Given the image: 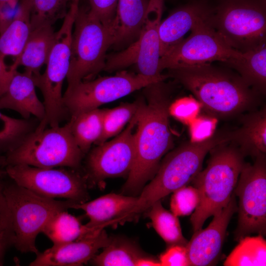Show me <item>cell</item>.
Listing matches in <instances>:
<instances>
[{
  "label": "cell",
  "mask_w": 266,
  "mask_h": 266,
  "mask_svg": "<svg viewBox=\"0 0 266 266\" xmlns=\"http://www.w3.org/2000/svg\"><path fill=\"white\" fill-rule=\"evenodd\" d=\"M138 98L135 131V159L123 193L135 195L156 174L162 157L173 146L169 124L170 92L164 81L143 89Z\"/></svg>",
  "instance_id": "obj_1"
},
{
  "label": "cell",
  "mask_w": 266,
  "mask_h": 266,
  "mask_svg": "<svg viewBox=\"0 0 266 266\" xmlns=\"http://www.w3.org/2000/svg\"><path fill=\"white\" fill-rule=\"evenodd\" d=\"M174 78L190 91L208 114L233 117L252 109L261 95L237 74L210 64L168 69Z\"/></svg>",
  "instance_id": "obj_2"
},
{
  "label": "cell",
  "mask_w": 266,
  "mask_h": 266,
  "mask_svg": "<svg viewBox=\"0 0 266 266\" xmlns=\"http://www.w3.org/2000/svg\"><path fill=\"white\" fill-rule=\"evenodd\" d=\"M233 132L220 131L203 140L186 142L169 152L135 204L118 218V222L133 220L157 201L192 182L201 170L207 154L216 146L231 142Z\"/></svg>",
  "instance_id": "obj_3"
},
{
  "label": "cell",
  "mask_w": 266,
  "mask_h": 266,
  "mask_svg": "<svg viewBox=\"0 0 266 266\" xmlns=\"http://www.w3.org/2000/svg\"><path fill=\"white\" fill-rule=\"evenodd\" d=\"M226 143L210 151L207 166L192 181L199 195V204L190 218L194 232L228 203L245 163L240 150L232 142Z\"/></svg>",
  "instance_id": "obj_4"
},
{
  "label": "cell",
  "mask_w": 266,
  "mask_h": 266,
  "mask_svg": "<svg viewBox=\"0 0 266 266\" xmlns=\"http://www.w3.org/2000/svg\"><path fill=\"white\" fill-rule=\"evenodd\" d=\"M44 118L33 131L5 156L6 166L26 165L40 168L78 167L83 153L69 123L47 128Z\"/></svg>",
  "instance_id": "obj_5"
},
{
  "label": "cell",
  "mask_w": 266,
  "mask_h": 266,
  "mask_svg": "<svg viewBox=\"0 0 266 266\" xmlns=\"http://www.w3.org/2000/svg\"><path fill=\"white\" fill-rule=\"evenodd\" d=\"M3 192L10 214L12 245L21 253L37 254L38 234L56 214L70 208L74 202L40 196L14 182L4 183Z\"/></svg>",
  "instance_id": "obj_6"
},
{
  "label": "cell",
  "mask_w": 266,
  "mask_h": 266,
  "mask_svg": "<svg viewBox=\"0 0 266 266\" xmlns=\"http://www.w3.org/2000/svg\"><path fill=\"white\" fill-rule=\"evenodd\" d=\"M233 49L245 52L266 44V0H221L208 18Z\"/></svg>",
  "instance_id": "obj_7"
},
{
  "label": "cell",
  "mask_w": 266,
  "mask_h": 266,
  "mask_svg": "<svg viewBox=\"0 0 266 266\" xmlns=\"http://www.w3.org/2000/svg\"><path fill=\"white\" fill-rule=\"evenodd\" d=\"M111 29L89 10H77L73 26L67 87L103 70L106 52L113 44Z\"/></svg>",
  "instance_id": "obj_8"
},
{
  "label": "cell",
  "mask_w": 266,
  "mask_h": 266,
  "mask_svg": "<svg viewBox=\"0 0 266 266\" xmlns=\"http://www.w3.org/2000/svg\"><path fill=\"white\" fill-rule=\"evenodd\" d=\"M79 2L72 0L61 27L56 32L44 72L33 76L36 87L43 95L44 118L50 127L59 126L66 112L63 102L62 87L69 70L73 26Z\"/></svg>",
  "instance_id": "obj_9"
},
{
  "label": "cell",
  "mask_w": 266,
  "mask_h": 266,
  "mask_svg": "<svg viewBox=\"0 0 266 266\" xmlns=\"http://www.w3.org/2000/svg\"><path fill=\"white\" fill-rule=\"evenodd\" d=\"M167 77H149L125 70L115 75L81 81L67 87L63 96L65 108L72 116L98 108L154 83Z\"/></svg>",
  "instance_id": "obj_10"
},
{
  "label": "cell",
  "mask_w": 266,
  "mask_h": 266,
  "mask_svg": "<svg viewBox=\"0 0 266 266\" xmlns=\"http://www.w3.org/2000/svg\"><path fill=\"white\" fill-rule=\"evenodd\" d=\"M164 0H150L140 33L126 48L107 54L103 70L112 72L134 66L137 73L149 77H164L159 70L161 58L159 29Z\"/></svg>",
  "instance_id": "obj_11"
},
{
  "label": "cell",
  "mask_w": 266,
  "mask_h": 266,
  "mask_svg": "<svg viewBox=\"0 0 266 266\" xmlns=\"http://www.w3.org/2000/svg\"><path fill=\"white\" fill-rule=\"evenodd\" d=\"M208 17L196 25L190 35L161 57L159 69H164L210 64H229L240 53L230 46L209 24Z\"/></svg>",
  "instance_id": "obj_12"
},
{
  "label": "cell",
  "mask_w": 266,
  "mask_h": 266,
  "mask_svg": "<svg viewBox=\"0 0 266 266\" xmlns=\"http://www.w3.org/2000/svg\"><path fill=\"white\" fill-rule=\"evenodd\" d=\"M5 171L14 183L40 196L75 203L89 199L86 179L72 170L15 165L6 166Z\"/></svg>",
  "instance_id": "obj_13"
},
{
  "label": "cell",
  "mask_w": 266,
  "mask_h": 266,
  "mask_svg": "<svg viewBox=\"0 0 266 266\" xmlns=\"http://www.w3.org/2000/svg\"><path fill=\"white\" fill-rule=\"evenodd\" d=\"M234 188L238 197L236 239L251 233L266 232V155L255 158L253 164L244 163Z\"/></svg>",
  "instance_id": "obj_14"
},
{
  "label": "cell",
  "mask_w": 266,
  "mask_h": 266,
  "mask_svg": "<svg viewBox=\"0 0 266 266\" xmlns=\"http://www.w3.org/2000/svg\"><path fill=\"white\" fill-rule=\"evenodd\" d=\"M137 111L126 129L112 140L104 142L90 153L87 161L90 177L95 180L129 175L134 164V129Z\"/></svg>",
  "instance_id": "obj_15"
},
{
  "label": "cell",
  "mask_w": 266,
  "mask_h": 266,
  "mask_svg": "<svg viewBox=\"0 0 266 266\" xmlns=\"http://www.w3.org/2000/svg\"><path fill=\"white\" fill-rule=\"evenodd\" d=\"M237 208L234 194H233L227 205L213 216L209 225L194 232L185 246L190 266H207L216 263L228 224Z\"/></svg>",
  "instance_id": "obj_16"
},
{
  "label": "cell",
  "mask_w": 266,
  "mask_h": 266,
  "mask_svg": "<svg viewBox=\"0 0 266 266\" xmlns=\"http://www.w3.org/2000/svg\"><path fill=\"white\" fill-rule=\"evenodd\" d=\"M110 240L102 230L98 234L87 238L53 244L43 252H39L30 266H82L91 260L99 250L105 247Z\"/></svg>",
  "instance_id": "obj_17"
},
{
  "label": "cell",
  "mask_w": 266,
  "mask_h": 266,
  "mask_svg": "<svg viewBox=\"0 0 266 266\" xmlns=\"http://www.w3.org/2000/svg\"><path fill=\"white\" fill-rule=\"evenodd\" d=\"M35 87L32 73L15 71L0 96V109L15 111L24 119H29L33 115L41 120L45 116V108L36 95Z\"/></svg>",
  "instance_id": "obj_18"
},
{
  "label": "cell",
  "mask_w": 266,
  "mask_h": 266,
  "mask_svg": "<svg viewBox=\"0 0 266 266\" xmlns=\"http://www.w3.org/2000/svg\"><path fill=\"white\" fill-rule=\"evenodd\" d=\"M211 9L204 2H192L177 8L161 21L159 29L161 57L183 40L197 24L207 19Z\"/></svg>",
  "instance_id": "obj_19"
},
{
  "label": "cell",
  "mask_w": 266,
  "mask_h": 266,
  "mask_svg": "<svg viewBox=\"0 0 266 266\" xmlns=\"http://www.w3.org/2000/svg\"><path fill=\"white\" fill-rule=\"evenodd\" d=\"M137 199L132 196L108 194L90 201L73 202L70 208L83 210L89 219L85 226L97 233L113 225L119 217L133 206Z\"/></svg>",
  "instance_id": "obj_20"
},
{
  "label": "cell",
  "mask_w": 266,
  "mask_h": 266,
  "mask_svg": "<svg viewBox=\"0 0 266 266\" xmlns=\"http://www.w3.org/2000/svg\"><path fill=\"white\" fill-rule=\"evenodd\" d=\"M150 0H118L110 29L112 47L119 51L134 42L139 36Z\"/></svg>",
  "instance_id": "obj_21"
},
{
  "label": "cell",
  "mask_w": 266,
  "mask_h": 266,
  "mask_svg": "<svg viewBox=\"0 0 266 266\" xmlns=\"http://www.w3.org/2000/svg\"><path fill=\"white\" fill-rule=\"evenodd\" d=\"M236 145L244 156L255 158L266 153V108L253 111L243 118L241 126L234 130L231 142Z\"/></svg>",
  "instance_id": "obj_22"
},
{
  "label": "cell",
  "mask_w": 266,
  "mask_h": 266,
  "mask_svg": "<svg viewBox=\"0 0 266 266\" xmlns=\"http://www.w3.org/2000/svg\"><path fill=\"white\" fill-rule=\"evenodd\" d=\"M32 31L30 0H21L14 18L0 33V64L11 56L18 58L22 53Z\"/></svg>",
  "instance_id": "obj_23"
},
{
  "label": "cell",
  "mask_w": 266,
  "mask_h": 266,
  "mask_svg": "<svg viewBox=\"0 0 266 266\" xmlns=\"http://www.w3.org/2000/svg\"><path fill=\"white\" fill-rule=\"evenodd\" d=\"M55 33L51 25L40 26L32 30L22 53L13 65L16 67L23 66L25 71L33 76L39 75L41 67L47 63Z\"/></svg>",
  "instance_id": "obj_24"
},
{
  "label": "cell",
  "mask_w": 266,
  "mask_h": 266,
  "mask_svg": "<svg viewBox=\"0 0 266 266\" xmlns=\"http://www.w3.org/2000/svg\"><path fill=\"white\" fill-rule=\"evenodd\" d=\"M227 65L236 70L250 87L261 94L266 90V44L240 52Z\"/></svg>",
  "instance_id": "obj_25"
},
{
  "label": "cell",
  "mask_w": 266,
  "mask_h": 266,
  "mask_svg": "<svg viewBox=\"0 0 266 266\" xmlns=\"http://www.w3.org/2000/svg\"><path fill=\"white\" fill-rule=\"evenodd\" d=\"M42 233L50 239L53 244L74 241L98 233H94L85 225H82L78 218L68 213L66 210L56 214L49 221Z\"/></svg>",
  "instance_id": "obj_26"
},
{
  "label": "cell",
  "mask_w": 266,
  "mask_h": 266,
  "mask_svg": "<svg viewBox=\"0 0 266 266\" xmlns=\"http://www.w3.org/2000/svg\"><path fill=\"white\" fill-rule=\"evenodd\" d=\"M103 110L98 108L82 112L72 116L68 122L74 139L83 154L101 135Z\"/></svg>",
  "instance_id": "obj_27"
},
{
  "label": "cell",
  "mask_w": 266,
  "mask_h": 266,
  "mask_svg": "<svg viewBox=\"0 0 266 266\" xmlns=\"http://www.w3.org/2000/svg\"><path fill=\"white\" fill-rule=\"evenodd\" d=\"M146 211L153 227L167 244L186 246L188 241L183 235L178 217L166 210L161 200L154 203Z\"/></svg>",
  "instance_id": "obj_28"
},
{
  "label": "cell",
  "mask_w": 266,
  "mask_h": 266,
  "mask_svg": "<svg viewBox=\"0 0 266 266\" xmlns=\"http://www.w3.org/2000/svg\"><path fill=\"white\" fill-rule=\"evenodd\" d=\"M266 265V241L261 234L245 236L226 258L225 266Z\"/></svg>",
  "instance_id": "obj_29"
},
{
  "label": "cell",
  "mask_w": 266,
  "mask_h": 266,
  "mask_svg": "<svg viewBox=\"0 0 266 266\" xmlns=\"http://www.w3.org/2000/svg\"><path fill=\"white\" fill-rule=\"evenodd\" d=\"M102 252L91 260L100 266H134L144 255L133 244L121 239H111Z\"/></svg>",
  "instance_id": "obj_30"
},
{
  "label": "cell",
  "mask_w": 266,
  "mask_h": 266,
  "mask_svg": "<svg viewBox=\"0 0 266 266\" xmlns=\"http://www.w3.org/2000/svg\"><path fill=\"white\" fill-rule=\"evenodd\" d=\"M72 0H30L32 31L64 18Z\"/></svg>",
  "instance_id": "obj_31"
},
{
  "label": "cell",
  "mask_w": 266,
  "mask_h": 266,
  "mask_svg": "<svg viewBox=\"0 0 266 266\" xmlns=\"http://www.w3.org/2000/svg\"><path fill=\"white\" fill-rule=\"evenodd\" d=\"M138 104L137 99L133 102L123 103L111 109H104L102 133L96 144L100 145L119 133L136 112Z\"/></svg>",
  "instance_id": "obj_32"
},
{
  "label": "cell",
  "mask_w": 266,
  "mask_h": 266,
  "mask_svg": "<svg viewBox=\"0 0 266 266\" xmlns=\"http://www.w3.org/2000/svg\"><path fill=\"white\" fill-rule=\"evenodd\" d=\"M34 129L28 119L13 118L0 111V154L14 149Z\"/></svg>",
  "instance_id": "obj_33"
},
{
  "label": "cell",
  "mask_w": 266,
  "mask_h": 266,
  "mask_svg": "<svg viewBox=\"0 0 266 266\" xmlns=\"http://www.w3.org/2000/svg\"><path fill=\"white\" fill-rule=\"evenodd\" d=\"M170 207L171 212L177 217L190 215L199 202L198 190L193 186H185L172 193Z\"/></svg>",
  "instance_id": "obj_34"
},
{
  "label": "cell",
  "mask_w": 266,
  "mask_h": 266,
  "mask_svg": "<svg viewBox=\"0 0 266 266\" xmlns=\"http://www.w3.org/2000/svg\"><path fill=\"white\" fill-rule=\"evenodd\" d=\"M4 183L0 177V266L3 264L7 249L13 245L10 214L3 192Z\"/></svg>",
  "instance_id": "obj_35"
},
{
  "label": "cell",
  "mask_w": 266,
  "mask_h": 266,
  "mask_svg": "<svg viewBox=\"0 0 266 266\" xmlns=\"http://www.w3.org/2000/svg\"><path fill=\"white\" fill-rule=\"evenodd\" d=\"M90 11L109 28L115 17L118 0H88Z\"/></svg>",
  "instance_id": "obj_36"
},
{
  "label": "cell",
  "mask_w": 266,
  "mask_h": 266,
  "mask_svg": "<svg viewBox=\"0 0 266 266\" xmlns=\"http://www.w3.org/2000/svg\"><path fill=\"white\" fill-rule=\"evenodd\" d=\"M159 261L162 266H190L186 247L181 245H170L161 255Z\"/></svg>",
  "instance_id": "obj_37"
},
{
  "label": "cell",
  "mask_w": 266,
  "mask_h": 266,
  "mask_svg": "<svg viewBox=\"0 0 266 266\" xmlns=\"http://www.w3.org/2000/svg\"><path fill=\"white\" fill-rule=\"evenodd\" d=\"M12 73L10 67L1 66L0 64V94L6 88Z\"/></svg>",
  "instance_id": "obj_38"
},
{
  "label": "cell",
  "mask_w": 266,
  "mask_h": 266,
  "mask_svg": "<svg viewBox=\"0 0 266 266\" xmlns=\"http://www.w3.org/2000/svg\"><path fill=\"white\" fill-rule=\"evenodd\" d=\"M161 266L159 260L145 255L140 258L136 264V266Z\"/></svg>",
  "instance_id": "obj_39"
},
{
  "label": "cell",
  "mask_w": 266,
  "mask_h": 266,
  "mask_svg": "<svg viewBox=\"0 0 266 266\" xmlns=\"http://www.w3.org/2000/svg\"><path fill=\"white\" fill-rule=\"evenodd\" d=\"M21 0H0V8L5 5L16 7Z\"/></svg>",
  "instance_id": "obj_40"
},
{
  "label": "cell",
  "mask_w": 266,
  "mask_h": 266,
  "mask_svg": "<svg viewBox=\"0 0 266 266\" xmlns=\"http://www.w3.org/2000/svg\"><path fill=\"white\" fill-rule=\"evenodd\" d=\"M6 166V161L5 156H0V177H3L6 174L5 169L3 168Z\"/></svg>",
  "instance_id": "obj_41"
}]
</instances>
